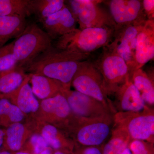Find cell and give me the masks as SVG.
I'll list each match as a JSON object with an SVG mask.
<instances>
[{
  "label": "cell",
  "instance_id": "28",
  "mask_svg": "<svg viewBox=\"0 0 154 154\" xmlns=\"http://www.w3.org/2000/svg\"><path fill=\"white\" fill-rule=\"evenodd\" d=\"M26 146L31 154H39L50 148L43 137L38 133L33 132L28 138L24 146Z\"/></svg>",
  "mask_w": 154,
  "mask_h": 154
},
{
  "label": "cell",
  "instance_id": "1",
  "mask_svg": "<svg viewBox=\"0 0 154 154\" xmlns=\"http://www.w3.org/2000/svg\"><path fill=\"white\" fill-rule=\"evenodd\" d=\"M90 54L58 49L51 45L35 58L24 69L30 74L41 75L56 80L67 90L81 62Z\"/></svg>",
  "mask_w": 154,
  "mask_h": 154
},
{
  "label": "cell",
  "instance_id": "9",
  "mask_svg": "<svg viewBox=\"0 0 154 154\" xmlns=\"http://www.w3.org/2000/svg\"><path fill=\"white\" fill-rule=\"evenodd\" d=\"M147 20L116 28L112 41L105 47L125 61L130 71L131 76L135 70L134 53L137 36Z\"/></svg>",
  "mask_w": 154,
  "mask_h": 154
},
{
  "label": "cell",
  "instance_id": "15",
  "mask_svg": "<svg viewBox=\"0 0 154 154\" xmlns=\"http://www.w3.org/2000/svg\"><path fill=\"white\" fill-rule=\"evenodd\" d=\"M154 57V20H147L137 36L134 53L135 70L142 69Z\"/></svg>",
  "mask_w": 154,
  "mask_h": 154
},
{
  "label": "cell",
  "instance_id": "13",
  "mask_svg": "<svg viewBox=\"0 0 154 154\" xmlns=\"http://www.w3.org/2000/svg\"><path fill=\"white\" fill-rule=\"evenodd\" d=\"M108 6L116 29L148 20L144 12L142 1L111 0L108 2Z\"/></svg>",
  "mask_w": 154,
  "mask_h": 154
},
{
  "label": "cell",
  "instance_id": "21",
  "mask_svg": "<svg viewBox=\"0 0 154 154\" xmlns=\"http://www.w3.org/2000/svg\"><path fill=\"white\" fill-rule=\"evenodd\" d=\"M28 75L18 66L0 72V97H5L17 90Z\"/></svg>",
  "mask_w": 154,
  "mask_h": 154
},
{
  "label": "cell",
  "instance_id": "10",
  "mask_svg": "<svg viewBox=\"0 0 154 154\" xmlns=\"http://www.w3.org/2000/svg\"><path fill=\"white\" fill-rule=\"evenodd\" d=\"M36 117L66 133L75 116L62 94L41 100Z\"/></svg>",
  "mask_w": 154,
  "mask_h": 154
},
{
  "label": "cell",
  "instance_id": "37",
  "mask_svg": "<svg viewBox=\"0 0 154 154\" xmlns=\"http://www.w3.org/2000/svg\"><path fill=\"white\" fill-rule=\"evenodd\" d=\"M72 153V154H73ZM53 154H72L68 153L66 152L61 151H55L54 153Z\"/></svg>",
  "mask_w": 154,
  "mask_h": 154
},
{
  "label": "cell",
  "instance_id": "14",
  "mask_svg": "<svg viewBox=\"0 0 154 154\" xmlns=\"http://www.w3.org/2000/svg\"><path fill=\"white\" fill-rule=\"evenodd\" d=\"M113 95L115 100L112 103L116 113L140 112L147 106L131 79L120 86Z\"/></svg>",
  "mask_w": 154,
  "mask_h": 154
},
{
  "label": "cell",
  "instance_id": "30",
  "mask_svg": "<svg viewBox=\"0 0 154 154\" xmlns=\"http://www.w3.org/2000/svg\"><path fill=\"white\" fill-rule=\"evenodd\" d=\"M75 149L74 154H102V145L100 146H77Z\"/></svg>",
  "mask_w": 154,
  "mask_h": 154
},
{
  "label": "cell",
  "instance_id": "19",
  "mask_svg": "<svg viewBox=\"0 0 154 154\" xmlns=\"http://www.w3.org/2000/svg\"><path fill=\"white\" fill-rule=\"evenodd\" d=\"M30 82L33 94L41 100L51 98L67 90L58 81L41 75L30 74Z\"/></svg>",
  "mask_w": 154,
  "mask_h": 154
},
{
  "label": "cell",
  "instance_id": "34",
  "mask_svg": "<svg viewBox=\"0 0 154 154\" xmlns=\"http://www.w3.org/2000/svg\"><path fill=\"white\" fill-rule=\"evenodd\" d=\"M121 154H132L130 150L128 148V147L126 148L124 150L122 151Z\"/></svg>",
  "mask_w": 154,
  "mask_h": 154
},
{
  "label": "cell",
  "instance_id": "17",
  "mask_svg": "<svg viewBox=\"0 0 154 154\" xmlns=\"http://www.w3.org/2000/svg\"><path fill=\"white\" fill-rule=\"evenodd\" d=\"M41 23L51 39L58 38L76 28L77 22L66 5Z\"/></svg>",
  "mask_w": 154,
  "mask_h": 154
},
{
  "label": "cell",
  "instance_id": "32",
  "mask_svg": "<svg viewBox=\"0 0 154 154\" xmlns=\"http://www.w3.org/2000/svg\"><path fill=\"white\" fill-rule=\"evenodd\" d=\"M4 131L0 128V148L3 146V141H4Z\"/></svg>",
  "mask_w": 154,
  "mask_h": 154
},
{
  "label": "cell",
  "instance_id": "25",
  "mask_svg": "<svg viewBox=\"0 0 154 154\" xmlns=\"http://www.w3.org/2000/svg\"><path fill=\"white\" fill-rule=\"evenodd\" d=\"M25 118L17 105L6 98L0 97V126L6 128L14 123L22 122Z\"/></svg>",
  "mask_w": 154,
  "mask_h": 154
},
{
  "label": "cell",
  "instance_id": "29",
  "mask_svg": "<svg viewBox=\"0 0 154 154\" xmlns=\"http://www.w3.org/2000/svg\"><path fill=\"white\" fill-rule=\"evenodd\" d=\"M128 148L132 154H154V144L144 141L132 140Z\"/></svg>",
  "mask_w": 154,
  "mask_h": 154
},
{
  "label": "cell",
  "instance_id": "12",
  "mask_svg": "<svg viewBox=\"0 0 154 154\" xmlns=\"http://www.w3.org/2000/svg\"><path fill=\"white\" fill-rule=\"evenodd\" d=\"M28 120V125L32 131L41 135L52 149L69 154L74 152L76 145L64 131L37 117Z\"/></svg>",
  "mask_w": 154,
  "mask_h": 154
},
{
  "label": "cell",
  "instance_id": "31",
  "mask_svg": "<svg viewBox=\"0 0 154 154\" xmlns=\"http://www.w3.org/2000/svg\"><path fill=\"white\" fill-rule=\"evenodd\" d=\"M144 12L148 20H154V0L142 1Z\"/></svg>",
  "mask_w": 154,
  "mask_h": 154
},
{
  "label": "cell",
  "instance_id": "5",
  "mask_svg": "<svg viewBox=\"0 0 154 154\" xmlns=\"http://www.w3.org/2000/svg\"><path fill=\"white\" fill-rule=\"evenodd\" d=\"M71 86L76 91L101 102L113 114L116 113L103 77L94 63L89 60L80 62L72 80Z\"/></svg>",
  "mask_w": 154,
  "mask_h": 154
},
{
  "label": "cell",
  "instance_id": "3",
  "mask_svg": "<svg viewBox=\"0 0 154 154\" xmlns=\"http://www.w3.org/2000/svg\"><path fill=\"white\" fill-rule=\"evenodd\" d=\"M115 32L109 27L75 29L57 38L55 46L58 49L74 51L90 54L110 44Z\"/></svg>",
  "mask_w": 154,
  "mask_h": 154
},
{
  "label": "cell",
  "instance_id": "23",
  "mask_svg": "<svg viewBox=\"0 0 154 154\" xmlns=\"http://www.w3.org/2000/svg\"><path fill=\"white\" fill-rule=\"evenodd\" d=\"M66 6L63 0H29L28 9L30 15H34L41 22Z\"/></svg>",
  "mask_w": 154,
  "mask_h": 154
},
{
  "label": "cell",
  "instance_id": "27",
  "mask_svg": "<svg viewBox=\"0 0 154 154\" xmlns=\"http://www.w3.org/2000/svg\"><path fill=\"white\" fill-rule=\"evenodd\" d=\"M14 41L0 48V72L8 71L17 66L13 52Z\"/></svg>",
  "mask_w": 154,
  "mask_h": 154
},
{
  "label": "cell",
  "instance_id": "11",
  "mask_svg": "<svg viewBox=\"0 0 154 154\" xmlns=\"http://www.w3.org/2000/svg\"><path fill=\"white\" fill-rule=\"evenodd\" d=\"M65 97L72 113L84 118H96L113 114L101 102L76 91L64 90L62 93Z\"/></svg>",
  "mask_w": 154,
  "mask_h": 154
},
{
  "label": "cell",
  "instance_id": "16",
  "mask_svg": "<svg viewBox=\"0 0 154 154\" xmlns=\"http://www.w3.org/2000/svg\"><path fill=\"white\" fill-rule=\"evenodd\" d=\"M30 79V74H28L17 90L3 97L8 99L14 105H17L28 119L36 117L40 105L29 85Z\"/></svg>",
  "mask_w": 154,
  "mask_h": 154
},
{
  "label": "cell",
  "instance_id": "2",
  "mask_svg": "<svg viewBox=\"0 0 154 154\" xmlns=\"http://www.w3.org/2000/svg\"><path fill=\"white\" fill-rule=\"evenodd\" d=\"M113 115L96 118L75 116L66 133L77 146H100L111 134L113 126Z\"/></svg>",
  "mask_w": 154,
  "mask_h": 154
},
{
  "label": "cell",
  "instance_id": "35",
  "mask_svg": "<svg viewBox=\"0 0 154 154\" xmlns=\"http://www.w3.org/2000/svg\"><path fill=\"white\" fill-rule=\"evenodd\" d=\"M13 154H31L29 152L26 151H20L15 152L12 153Z\"/></svg>",
  "mask_w": 154,
  "mask_h": 154
},
{
  "label": "cell",
  "instance_id": "33",
  "mask_svg": "<svg viewBox=\"0 0 154 154\" xmlns=\"http://www.w3.org/2000/svg\"><path fill=\"white\" fill-rule=\"evenodd\" d=\"M39 154H53L52 149L51 148H48Z\"/></svg>",
  "mask_w": 154,
  "mask_h": 154
},
{
  "label": "cell",
  "instance_id": "4",
  "mask_svg": "<svg viewBox=\"0 0 154 154\" xmlns=\"http://www.w3.org/2000/svg\"><path fill=\"white\" fill-rule=\"evenodd\" d=\"M52 39L35 23L27 24L14 40L13 52L17 66L24 69L40 54L52 45Z\"/></svg>",
  "mask_w": 154,
  "mask_h": 154
},
{
  "label": "cell",
  "instance_id": "20",
  "mask_svg": "<svg viewBox=\"0 0 154 154\" xmlns=\"http://www.w3.org/2000/svg\"><path fill=\"white\" fill-rule=\"evenodd\" d=\"M27 24L25 17H0V48L10 39L17 38L25 30Z\"/></svg>",
  "mask_w": 154,
  "mask_h": 154
},
{
  "label": "cell",
  "instance_id": "7",
  "mask_svg": "<svg viewBox=\"0 0 154 154\" xmlns=\"http://www.w3.org/2000/svg\"><path fill=\"white\" fill-rule=\"evenodd\" d=\"M102 1L71 0L66 5L74 17L80 29L88 28H109L116 26L110 14L99 5Z\"/></svg>",
  "mask_w": 154,
  "mask_h": 154
},
{
  "label": "cell",
  "instance_id": "36",
  "mask_svg": "<svg viewBox=\"0 0 154 154\" xmlns=\"http://www.w3.org/2000/svg\"><path fill=\"white\" fill-rule=\"evenodd\" d=\"M0 154H13V153L4 149L0 150Z\"/></svg>",
  "mask_w": 154,
  "mask_h": 154
},
{
  "label": "cell",
  "instance_id": "22",
  "mask_svg": "<svg viewBox=\"0 0 154 154\" xmlns=\"http://www.w3.org/2000/svg\"><path fill=\"white\" fill-rule=\"evenodd\" d=\"M131 81L137 89L146 105L152 107L154 105V81L142 69L133 72Z\"/></svg>",
  "mask_w": 154,
  "mask_h": 154
},
{
  "label": "cell",
  "instance_id": "18",
  "mask_svg": "<svg viewBox=\"0 0 154 154\" xmlns=\"http://www.w3.org/2000/svg\"><path fill=\"white\" fill-rule=\"evenodd\" d=\"M4 131L3 148L11 153L20 151L33 132L28 124L22 122L14 123Z\"/></svg>",
  "mask_w": 154,
  "mask_h": 154
},
{
  "label": "cell",
  "instance_id": "8",
  "mask_svg": "<svg viewBox=\"0 0 154 154\" xmlns=\"http://www.w3.org/2000/svg\"><path fill=\"white\" fill-rule=\"evenodd\" d=\"M94 63L103 77L109 96L113 95L127 80L131 79V73L125 61L105 48L100 57Z\"/></svg>",
  "mask_w": 154,
  "mask_h": 154
},
{
  "label": "cell",
  "instance_id": "24",
  "mask_svg": "<svg viewBox=\"0 0 154 154\" xmlns=\"http://www.w3.org/2000/svg\"><path fill=\"white\" fill-rule=\"evenodd\" d=\"M111 137L102 145V154H121L131 141L129 134L122 128L113 125Z\"/></svg>",
  "mask_w": 154,
  "mask_h": 154
},
{
  "label": "cell",
  "instance_id": "6",
  "mask_svg": "<svg viewBox=\"0 0 154 154\" xmlns=\"http://www.w3.org/2000/svg\"><path fill=\"white\" fill-rule=\"evenodd\" d=\"M113 125L124 128L131 140H140L154 144V110L147 106L138 112H116Z\"/></svg>",
  "mask_w": 154,
  "mask_h": 154
},
{
  "label": "cell",
  "instance_id": "26",
  "mask_svg": "<svg viewBox=\"0 0 154 154\" xmlns=\"http://www.w3.org/2000/svg\"><path fill=\"white\" fill-rule=\"evenodd\" d=\"M29 0H0V17L30 16Z\"/></svg>",
  "mask_w": 154,
  "mask_h": 154
}]
</instances>
